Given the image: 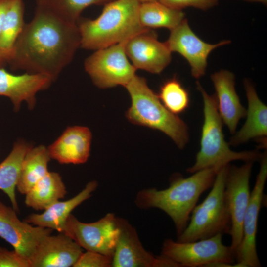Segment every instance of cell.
Segmentation results:
<instances>
[{"label": "cell", "mask_w": 267, "mask_h": 267, "mask_svg": "<svg viewBox=\"0 0 267 267\" xmlns=\"http://www.w3.org/2000/svg\"><path fill=\"white\" fill-rule=\"evenodd\" d=\"M92 134L84 126L68 127L47 148L51 159L60 164H83L89 158Z\"/></svg>", "instance_id": "18"}, {"label": "cell", "mask_w": 267, "mask_h": 267, "mask_svg": "<svg viewBox=\"0 0 267 267\" xmlns=\"http://www.w3.org/2000/svg\"><path fill=\"white\" fill-rule=\"evenodd\" d=\"M113 0H35L37 8L46 10L67 21L77 23L82 12L93 4Z\"/></svg>", "instance_id": "27"}, {"label": "cell", "mask_w": 267, "mask_h": 267, "mask_svg": "<svg viewBox=\"0 0 267 267\" xmlns=\"http://www.w3.org/2000/svg\"><path fill=\"white\" fill-rule=\"evenodd\" d=\"M221 168L203 169L187 178L175 175L166 189L152 188L139 191L135 203L141 209L155 208L164 211L173 221L178 236L187 226L200 196L211 188Z\"/></svg>", "instance_id": "2"}, {"label": "cell", "mask_w": 267, "mask_h": 267, "mask_svg": "<svg viewBox=\"0 0 267 267\" xmlns=\"http://www.w3.org/2000/svg\"><path fill=\"white\" fill-rule=\"evenodd\" d=\"M51 158L47 148L44 145L31 147L25 155L20 168L16 188L22 194L26 193L48 172Z\"/></svg>", "instance_id": "24"}, {"label": "cell", "mask_w": 267, "mask_h": 267, "mask_svg": "<svg viewBox=\"0 0 267 267\" xmlns=\"http://www.w3.org/2000/svg\"><path fill=\"white\" fill-rule=\"evenodd\" d=\"M230 164L217 173L211 189L200 204L193 208L188 223L177 240L185 242L229 234L230 217L224 199L225 182Z\"/></svg>", "instance_id": "6"}, {"label": "cell", "mask_w": 267, "mask_h": 267, "mask_svg": "<svg viewBox=\"0 0 267 267\" xmlns=\"http://www.w3.org/2000/svg\"><path fill=\"white\" fill-rule=\"evenodd\" d=\"M252 162L241 166L229 165L224 186V199L230 217V248L235 256L243 237L244 216L250 198Z\"/></svg>", "instance_id": "10"}, {"label": "cell", "mask_w": 267, "mask_h": 267, "mask_svg": "<svg viewBox=\"0 0 267 267\" xmlns=\"http://www.w3.org/2000/svg\"><path fill=\"white\" fill-rule=\"evenodd\" d=\"M244 85L248 100L246 119L230 138L229 145H239L254 138L265 139L267 135V106L260 100L249 80H245Z\"/></svg>", "instance_id": "21"}, {"label": "cell", "mask_w": 267, "mask_h": 267, "mask_svg": "<svg viewBox=\"0 0 267 267\" xmlns=\"http://www.w3.org/2000/svg\"><path fill=\"white\" fill-rule=\"evenodd\" d=\"M267 178V152L263 154L260 167L244 216L243 237L235 253V260L242 267L261 266L256 248V236L259 212L264 199V189Z\"/></svg>", "instance_id": "11"}, {"label": "cell", "mask_w": 267, "mask_h": 267, "mask_svg": "<svg viewBox=\"0 0 267 267\" xmlns=\"http://www.w3.org/2000/svg\"><path fill=\"white\" fill-rule=\"evenodd\" d=\"M140 2H148V1H154L156 0H138Z\"/></svg>", "instance_id": "35"}, {"label": "cell", "mask_w": 267, "mask_h": 267, "mask_svg": "<svg viewBox=\"0 0 267 267\" xmlns=\"http://www.w3.org/2000/svg\"><path fill=\"white\" fill-rule=\"evenodd\" d=\"M197 89L203 100L204 122L200 148L194 164L186 171L190 174L210 168H219L235 160L254 162L260 161L263 154L257 150L236 152L232 150L224 138L222 121L219 113L215 94L209 95L199 82Z\"/></svg>", "instance_id": "4"}, {"label": "cell", "mask_w": 267, "mask_h": 267, "mask_svg": "<svg viewBox=\"0 0 267 267\" xmlns=\"http://www.w3.org/2000/svg\"><path fill=\"white\" fill-rule=\"evenodd\" d=\"M11 58L10 55L0 49V67L6 63H9Z\"/></svg>", "instance_id": "33"}, {"label": "cell", "mask_w": 267, "mask_h": 267, "mask_svg": "<svg viewBox=\"0 0 267 267\" xmlns=\"http://www.w3.org/2000/svg\"><path fill=\"white\" fill-rule=\"evenodd\" d=\"M140 3L138 0H113L106 3L96 18L79 20L80 46L97 50L150 30L140 22Z\"/></svg>", "instance_id": "3"}, {"label": "cell", "mask_w": 267, "mask_h": 267, "mask_svg": "<svg viewBox=\"0 0 267 267\" xmlns=\"http://www.w3.org/2000/svg\"><path fill=\"white\" fill-rule=\"evenodd\" d=\"M32 147L24 141L16 142L10 153L0 163V190L7 195L12 208L16 212L19 209L16 198L15 189L23 159Z\"/></svg>", "instance_id": "23"}, {"label": "cell", "mask_w": 267, "mask_h": 267, "mask_svg": "<svg viewBox=\"0 0 267 267\" xmlns=\"http://www.w3.org/2000/svg\"><path fill=\"white\" fill-rule=\"evenodd\" d=\"M125 52L136 69L159 74L170 64L171 52L150 30L139 34L126 43Z\"/></svg>", "instance_id": "15"}, {"label": "cell", "mask_w": 267, "mask_h": 267, "mask_svg": "<svg viewBox=\"0 0 267 267\" xmlns=\"http://www.w3.org/2000/svg\"><path fill=\"white\" fill-rule=\"evenodd\" d=\"M119 232L116 217L110 213L90 223L82 222L71 214L62 233L86 251L98 252L112 259Z\"/></svg>", "instance_id": "9"}, {"label": "cell", "mask_w": 267, "mask_h": 267, "mask_svg": "<svg viewBox=\"0 0 267 267\" xmlns=\"http://www.w3.org/2000/svg\"><path fill=\"white\" fill-rule=\"evenodd\" d=\"M157 95L163 105L174 114L183 113L189 106V93L176 77L165 81Z\"/></svg>", "instance_id": "28"}, {"label": "cell", "mask_w": 267, "mask_h": 267, "mask_svg": "<svg viewBox=\"0 0 267 267\" xmlns=\"http://www.w3.org/2000/svg\"><path fill=\"white\" fill-rule=\"evenodd\" d=\"M211 79L220 117L233 134L240 120L246 117L247 112L235 90L234 75L228 70H221L212 74Z\"/></svg>", "instance_id": "19"}, {"label": "cell", "mask_w": 267, "mask_h": 267, "mask_svg": "<svg viewBox=\"0 0 267 267\" xmlns=\"http://www.w3.org/2000/svg\"><path fill=\"white\" fill-rule=\"evenodd\" d=\"M53 81L47 75L26 73L15 75L0 67V96L9 98L15 111L19 110L23 102L31 110L35 105L38 92L47 89Z\"/></svg>", "instance_id": "17"}, {"label": "cell", "mask_w": 267, "mask_h": 267, "mask_svg": "<svg viewBox=\"0 0 267 267\" xmlns=\"http://www.w3.org/2000/svg\"><path fill=\"white\" fill-rule=\"evenodd\" d=\"M66 194V187L60 175L48 171L26 193L25 203L35 210L44 211Z\"/></svg>", "instance_id": "22"}, {"label": "cell", "mask_w": 267, "mask_h": 267, "mask_svg": "<svg viewBox=\"0 0 267 267\" xmlns=\"http://www.w3.org/2000/svg\"><path fill=\"white\" fill-rule=\"evenodd\" d=\"M24 12L23 0H10L0 35V49L11 57L14 44L25 25Z\"/></svg>", "instance_id": "26"}, {"label": "cell", "mask_w": 267, "mask_h": 267, "mask_svg": "<svg viewBox=\"0 0 267 267\" xmlns=\"http://www.w3.org/2000/svg\"><path fill=\"white\" fill-rule=\"evenodd\" d=\"M82 248L63 233L45 236L38 244L29 261L30 267H73Z\"/></svg>", "instance_id": "16"}, {"label": "cell", "mask_w": 267, "mask_h": 267, "mask_svg": "<svg viewBox=\"0 0 267 267\" xmlns=\"http://www.w3.org/2000/svg\"><path fill=\"white\" fill-rule=\"evenodd\" d=\"M172 8L181 10L192 7L202 10L209 9L218 4L219 0H156Z\"/></svg>", "instance_id": "30"}, {"label": "cell", "mask_w": 267, "mask_h": 267, "mask_svg": "<svg viewBox=\"0 0 267 267\" xmlns=\"http://www.w3.org/2000/svg\"><path fill=\"white\" fill-rule=\"evenodd\" d=\"M97 182L91 181L78 194L66 201H57L40 214L32 213L25 221L34 225L62 233L72 211L91 196L97 187Z\"/></svg>", "instance_id": "20"}, {"label": "cell", "mask_w": 267, "mask_h": 267, "mask_svg": "<svg viewBox=\"0 0 267 267\" xmlns=\"http://www.w3.org/2000/svg\"><path fill=\"white\" fill-rule=\"evenodd\" d=\"M112 259L102 254L86 251L82 253L73 267H110Z\"/></svg>", "instance_id": "29"}, {"label": "cell", "mask_w": 267, "mask_h": 267, "mask_svg": "<svg viewBox=\"0 0 267 267\" xmlns=\"http://www.w3.org/2000/svg\"><path fill=\"white\" fill-rule=\"evenodd\" d=\"M127 42L97 50L86 59L85 70L97 87H125L135 76L136 69L125 52Z\"/></svg>", "instance_id": "8"}, {"label": "cell", "mask_w": 267, "mask_h": 267, "mask_svg": "<svg viewBox=\"0 0 267 267\" xmlns=\"http://www.w3.org/2000/svg\"><path fill=\"white\" fill-rule=\"evenodd\" d=\"M222 234L189 242L166 239L161 255L179 267H207L216 263H235V256L230 246L222 243Z\"/></svg>", "instance_id": "7"}, {"label": "cell", "mask_w": 267, "mask_h": 267, "mask_svg": "<svg viewBox=\"0 0 267 267\" xmlns=\"http://www.w3.org/2000/svg\"><path fill=\"white\" fill-rule=\"evenodd\" d=\"M10 0H0V35Z\"/></svg>", "instance_id": "32"}, {"label": "cell", "mask_w": 267, "mask_h": 267, "mask_svg": "<svg viewBox=\"0 0 267 267\" xmlns=\"http://www.w3.org/2000/svg\"><path fill=\"white\" fill-rule=\"evenodd\" d=\"M182 10L172 8L157 0L142 2L139 9V20L147 28H166L170 30L184 19Z\"/></svg>", "instance_id": "25"}, {"label": "cell", "mask_w": 267, "mask_h": 267, "mask_svg": "<svg viewBox=\"0 0 267 267\" xmlns=\"http://www.w3.org/2000/svg\"><path fill=\"white\" fill-rule=\"evenodd\" d=\"M131 98L126 116L133 124L159 130L170 137L179 149L189 141L188 128L170 112L148 87L146 79L136 75L125 86Z\"/></svg>", "instance_id": "5"}, {"label": "cell", "mask_w": 267, "mask_h": 267, "mask_svg": "<svg viewBox=\"0 0 267 267\" xmlns=\"http://www.w3.org/2000/svg\"><path fill=\"white\" fill-rule=\"evenodd\" d=\"M52 231L21 221L12 207L6 205L0 200V237L29 261L40 241Z\"/></svg>", "instance_id": "14"}, {"label": "cell", "mask_w": 267, "mask_h": 267, "mask_svg": "<svg viewBox=\"0 0 267 267\" xmlns=\"http://www.w3.org/2000/svg\"><path fill=\"white\" fill-rule=\"evenodd\" d=\"M0 267H30V263L15 250L0 247Z\"/></svg>", "instance_id": "31"}, {"label": "cell", "mask_w": 267, "mask_h": 267, "mask_svg": "<svg viewBox=\"0 0 267 267\" xmlns=\"http://www.w3.org/2000/svg\"><path fill=\"white\" fill-rule=\"evenodd\" d=\"M119 236L112 258L114 267H179L162 256H155L143 246L134 228L125 219L116 217Z\"/></svg>", "instance_id": "12"}, {"label": "cell", "mask_w": 267, "mask_h": 267, "mask_svg": "<svg viewBox=\"0 0 267 267\" xmlns=\"http://www.w3.org/2000/svg\"><path fill=\"white\" fill-rule=\"evenodd\" d=\"M170 31L165 43L171 52H178L186 59L191 75L196 79L205 75L210 53L215 48L230 43L229 40H223L215 44L205 42L192 31L185 18Z\"/></svg>", "instance_id": "13"}, {"label": "cell", "mask_w": 267, "mask_h": 267, "mask_svg": "<svg viewBox=\"0 0 267 267\" xmlns=\"http://www.w3.org/2000/svg\"><path fill=\"white\" fill-rule=\"evenodd\" d=\"M249 2H259L264 4H267V0H243Z\"/></svg>", "instance_id": "34"}, {"label": "cell", "mask_w": 267, "mask_h": 267, "mask_svg": "<svg viewBox=\"0 0 267 267\" xmlns=\"http://www.w3.org/2000/svg\"><path fill=\"white\" fill-rule=\"evenodd\" d=\"M80 42L77 23L36 7L14 44L8 63L14 70L47 75L54 81L72 61Z\"/></svg>", "instance_id": "1"}]
</instances>
